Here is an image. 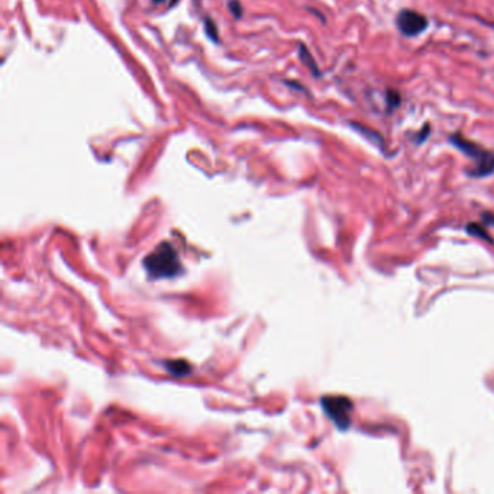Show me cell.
Segmentation results:
<instances>
[{"label": "cell", "mask_w": 494, "mask_h": 494, "mask_svg": "<svg viewBox=\"0 0 494 494\" xmlns=\"http://www.w3.org/2000/svg\"><path fill=\"white\" fill-rule=\"evenodd\" d=\"M467 230H468V234H471V235H476V237L484 238L485 241H490V237H488V234L485 232V230H484L483 228L474 225V223H473V225H468V226H467Z\"/></svg>", "instance_id": "obj_11"}, {"label": "cell", "mask_w": 494, "mask_h": 494, "mask_svg": "<svg viewBox=\"0 0 494 494\" xmlns=\"http://www.w3.org/2000/svg\"><path fill=\"white\" fill-rule=\"evenodd\" d=\"M449 142L459 150L461 152H464L467 157H470L474 161V167L467 172L470 177H487L494 173V152L483 148L481 145L476 144L471 140H467L463 137V134L455 133L449 137Z\"/></svg>", "instance_id": "obj_2"}, {"label": "cell", "mask_w": 494, "mask_h": 494, "mask_svg": "<svg viewBox=\"0 0 494 494\" xmlns=\"http://www.w3.org/2000/svg\"><path fill=\"white\" fill-rule=\"evenodd\" d=\"M430 133H431V130H430V125H426L425 128H422V130L419 133V135H416V142H417V144H422V142L427 138V135H430Z\"/></svg>", "instance_id": "obj_12"}, {"label": "cell", "mask_w": 494, "mask_h": 494, "mask_svg": "<svg viewBox=\"0 0 494 494\" xmlns=\"http://www.w3.org/2000/svg\"><path fill=\"white\" fill-rule=\"evenodd\" d=\"M322 408L326 416L334 422L339 431H347L351 426V412L354 409L352 402L342 396L322 398Z\"/></svg>", "instance_id": "obj_3"}, {"label": "cell", "mask_w": 494, "mask_h": 494, "mask_svg": "<svg viewBox=\"0 0 494 494\" xmlns=\"http://www.w3.org/2000/svg\"><path fill=\"white\" fill-rule=\"evenodd\" d=\"M228 9L235 19H241L244 15V9H242V5L240 4V0H229Z\"/></svg>", "instance_id": "obj_10"}, {"label": "cell", "mask_w": 494, "mask_h": 494, "mask_svg": "<svg viewBox=\"0 0 494 494\" xmlns=\"http://www.w3.org/2000/svg\"><path fill=\"white\" fill-rule=\"evenodd\" d=\"M351 125H352V128H357L358 133H361V134L364 135V137H367V138H369L371 142L378 144V147H383V138H381L378 134L373 133V130H371L370 128L361 126V125H358V123H351Z\"/></svg>", "instance_id": "obj_8"}, {"label": "cell", "mask_w": 494, "mask_h": 494, "mask_svg": "<svg viewBox=\"0 0 494 494\" xmlns=\"http://www.w3.org/2000/svg\"><path fill=\"white\" fill-rule=\"evenodd\" d=\"M162 2H166V0H152V4H154V5H159V4H162Z\"/></svg>", "instance_id": "obj_14"}, {"label": "cell", "mask_w": 494, "mask_h": 494, "mask_svg": "<svg viewBox=\"0 0 494 494\" xmlns=\"http://www.w3.org/2000/svg\"><path fill=\"white\" fill-rule=\"evenodd\" d=\"M205 32H206V37L213 41V43H219V32H218V28L215 25V22L210 19V18H206L205 19Z\"/></svg>", "instance_id": "obj_9"}, {"label": "cell", "mask_w": 494, "mask_h": 494, "mask_svg": "<svg viewBox=\"0 0 494 494\" xmlns=\"http://www.w3.org/2000/svg\"><path fill=\"white\" fill-rule=\"evenodd\" d=\"M386 103H387V111L388 112L398 109L400 106V103H402L400 93L396 91V90H393V89L387 90V93H386Z\"/></svg>", "instance_id": "obj_7"}, {"label": "cell", "mask_w": 494, "mask_h": 494, "mask_svg": "<svg viewBox=\"0 0 494 494\" xmlns=\"http://www.w3.org/2000/svg\"><path fill=\"white\" fill-rule=\"evenodd\" d=\"M166 369L172 373V374H174V376H177V377H184V376H189L190 374V366L187 364V362L186 361H170V362H167V364H166Z\"/></svg>", "instance_id": "obj_6"}, {"label": "cell", "mask_w": 494, "mask_h": 494, "mask_svg": "<svg viewBox=\"0 0 494 494\" xmlns=\"http://www.w3.org/2000/svg\"><path fill=\"white\" fill-rule=\"evenodd\" d=\"M299 58H301V61L306 65L308 70H309L315 77H319V76H320V70H319V67H318V64H316L315 58L312 57V54L309 52V50H308L306 45H303V44L299 45Z\"/></svg>", "instance_id": "obj_5"}, {"label": "cell", "mask_w": 494, "mask_h": 494, "mask_svg": "<svg viewBox=\"0 0 494 494\" xmlns=\"http://www.w3.org/2000/svg\"><path fill=\"white\" fill-rule=\"evenodd\" d=\"M483 219L485 223H494V215H490V213H484L483 215Z\"/></svg>", "instance_id": "obj_13"}, {"label": "cell", "mask_w": 494, "mask_h": 494, "mask_svg": "<svg viewBox=\"0 0 494 494\" xmlns=\"http://www.w3.org/2000/svg\"><path fill=\"white\" fill-rule=\"evenodd\" d=\"M177 2H179V0H172V4H170V6H174V5L177 4Z\"/></svg>", "instance_id": "obj_15"}, {"label": "cell", "mask_w": 494, "mask_h": 494, "mask_svg": "<svg viewBox=\"0 0 494 494\" xmlns=\"http://www.w3.org/2000/svg\"><path fill=\"white\" fill-rule=\"evenodd\" d=\"M144 267L152 279H172L183 271L176 248L170 242H161L144 259Z\"/></svg>", "instance_id": "obj_1"}, {"label": "cell", "mask_w": 494, "mask_h": 494, "mask_svg": "<svg viewBox=\"0 0 494 494\" xmlns=\"http://www.w3.org/2000/svg\"><path fill=\"white\" fill-rule=\"evenodd\" d=\"M396 25L405 37H417L423 30H426L430 22H427L425 15L416 11L403 9L396 16Z\"/></svg>", "instance_id": "obj_4"}]
</instances>
